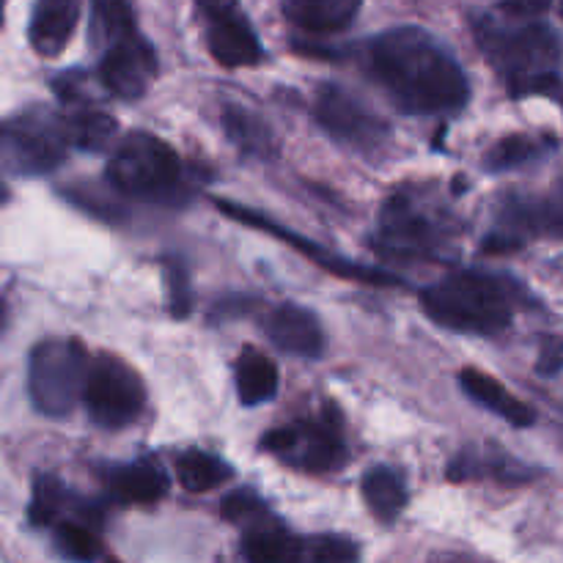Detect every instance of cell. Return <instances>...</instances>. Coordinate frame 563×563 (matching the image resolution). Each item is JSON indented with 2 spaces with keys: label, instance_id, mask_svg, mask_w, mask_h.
I'll list each match as a JSON object with an SVG mask.
<instances>
[{
  "label": "cell",
  "instance_id": "cell-1",
  "mask_svg": "<svg viewBox=\"0 0 563 563\" xmlns=\"http://www.w3.org/2000/svg\"><path fill=\"white\" fill-rule=\"evenodd\" d=\"M366 66L390 102L410 115L460 113L471 99V80L451 49L418 25H399L374 36Z\"/></svg>",
  "mask_w": 563,
  "mask_h": 563
},
{
  "label": "cell",
  "instance_id": "cell-2",
  "mask_svg": "<svg viewBox=\"0 0 563 563\" xmlns=\"http://www.w3.org/2000/svg\"><path fill=\"white\" fill-rule=\"evenodd\" d=\"M421 306L440 328L467 335H498L511 328L520 289L504 275L462 269L421 291Z\"/></svg>",
  "mask_w": 563,
  "mask_h": 563
},
{
  "label": "cell",
  "instance_id": "cell-3",
  "mask_svg": "<svg viewBox=\"0 0 563 563\" xmlns=\"http://www.w3.org/2000/svg\"><path fill=\"white\" fill-rule=\"evenodd\" d=\"M473 33L482 53L504 75L515 97H526L533 82L555 75L559 69L561 42L544 22L520 20L511 14H482L473 20Z\"/></svg>",
  "mask_w": 563,
  "mask_h": 563
},
{
  "label": "cell",
  "instance_id": "cell-4",
  "mask_svg": "<svg viewBox=\"0 0 563 563\" xmlns=\"http://www.w3.org/2000/svg\"><path fill=\"white\" fill-rule=\"evenodd\" d=\"M460 234L454 214L418 187L390 192L379 212L374 247L388 258H438Z\"/></svg>",
  "mask_w": 563,
  "mask_h": 563
},
{
  "label": "cell",
  "instance_id": "cell-5",
  "mask_svg": "<svg viewBox=\"0 0 563 563\" xmlns=\"http://www.w3.org/2000/svg\"><path fill=\"white\" fill-rule=\"evenodd\" d=\"M108 185L141 203L179 207L187 198L179 154L152 132H130L115 143L108 159Z\"/></svg>",
  "mask_w": 563,
  "mask_h": 563
},
{
  "label": "cell",
  "instance_id": "cell-6",
  "mask_svg": "<svg viewBox=\"0 0 563 563\" xmlns=\"http://www.w3.org/2000/svg\"><path fill=\"white\" fill-rule=\"evenodd\" d=\"M86 350L75 339H44L27 355V399L44 418H66L82 401L88 379Z\"/></svg>",
  "mask_w": 563,
  "mask_h": 563
},
{
  "label": "cell",
  "instance_id": "cell-7",
  "mask_svg": "<svg viewBox=\"0 0 563 563\" xmlns=\"http://www.w3.org/2000/svg\"><path fill=\"white\" fill-rule=\"evenodd\" d=\"M71 135L66 115L27 108L3 124V168L16 176L53 174L69 157Z\"/></svg>",
  "mask_w": 563,
  "mask_h": 563
},
{
  "label": "cell",
  "instance_id": "cell-8",
  "mask_svg": "<svg viewBox=\"0 0 563 563\" xmlns=\"http://www.w3.org/2000/svg\"><path fill=\"white\" fill-rule=\"evenodd\" d=\"M262 449L284 460L286 465L313 473V476L341 471L350 456L341 418L339 412H330V407L317 418H302V421L269 429L262 438Z\"/></svg>",
  "mask_w": 563,
  "mask_h": 563
},
{
  "label": "cell",
  "instance_id": "cell-9",
  "mask_svg": "<svg viewBox=\"0 0 563 563\" xmlns=\"http://www.w3.org/2000/svg\"><path fill=\"white\" fill-rule=\"evenodd\" d=\"M82 405H86L88 418L99 429L119 432V429L132 427L143 416L146 385L130 363L102 352V355L91 357Z\"/></svg>",
  "mask_w": 563,
  "mask_h": 563
},
{
  "label": "cell",
  "instance_id": "cell-10",
  "mask_svg": "<svg viewBox=\"0 0 563 563\" xmlns=\"http://www.w3.org/2000/svg\"><path fill=\"white\" fill-rule=\"evenodd\" d=\"M537 234L563 240V176L548 190V196H509L498 214V229L482 242L484 253H509Z\"/></svg>",
  "mask_w": 563,
  "mask_h": 563
},
{
  "label": "cell",
  "instance_id": "cell-11",
  "mask_svg": "<svg viewBox=\"0 0 563 563\" xmlns=\"http://www.w3.org/2000/svg\"><path fill=\"white\" fill-rule=\"evenodd\" d=\"M313 119L341 146L368 152L383 146L388 137V121L368 110L357 97L335 82H324L313 99Z\"/></svg>",
  "mask_w": 563,
  "mask_h": 563
},
{
  "label": "cell",
  "instance_id": "cell-12",
  "mask_svg": "<svg viewBox=\"0 0 563 563\" xmlns=\"http://www.w3.org/2000/svg\"><path fill=\"white\" fill-rule=\"evenodd\" d=\"M214 207H218L220 212L225 214V218L236 220V223H245V225H251V229H258V231H264V234H269V236H275V240H280V242H284V245H289L291 251L302 253V256L311 258L313 264H319V267H322L324 273H333V275H339V278L357 280V284H368V286H399L401 284V280L396 278V275L385 273V269L366 267V264L350 262V258L339 256V253H333V251H330V247L319 245V242L308 240V236L297 234V231L284 229V225H278V223H275V220L264 218V214L253 212V209H247V207H240V203L214 201Z\"/></svg>",
  "mask_w": 563,
  "mask_h": 563
},
{
  "label": "cell",
  "instance_id": "cell-13",
  "mask_svg": "<svg viewBox=\"0 0 563 563\" xmlns=\"http://www.w3.org/2000/svg\"><path fill=\"white\" fill-rule=\"evenodd\" d=\"M157 49L141 31H132L99 53L97 75L110 97L135 102L148 91V82L157 77Z\"/></svg>",
  "mask_w": 563,
  "mask_h": 563
},
{
  "label": "cell",
  "instance_id": "cell-14",
  "mask_svg": "<svg viewBox=\"0 0 563 563\" xmlns=\"http://www.w3.org/2000/svg\"><path fill=\"white\" fill-rule=\"evenodd\" d=\"M262 330L278 352L302 361H313L324 352V330L308 308L280 302L262 319Z\"/></svg>",
  "mask_w": 563,
  "mask_h": 563
},
{
  "label": "cell",
  "instance_id": "cell-15",
  "mask_svg": "<svg viewBox=\"0 0 563 563\" xmlns=\"http://www.w3.org/2000/svg\"><path fill=\"white\" fill-rule=\"evenodd\" d=\"M104 487L115 504L124 506H152L168 495L170 478L165 467L152 456L113 465L104 473Z\"/></svg>",
  "mask_w": 563,
  "mask_h": 563
},
{
  "label": "cell",
  "instance_id": "cell-16",
  "mask_svg": "<svg viewBox=\"0 0 563 563\" xmlns=\"http://www.w3.org/2000/svg\"><path fill=\"white\" fill-rule=\"evenodd\" d=\"M207 47L220 66L240 69V66L262 64L264 47L256 31L240 9L223 16L207 20Z\"/></svg>",
  "mask_w": 563,
  "mask_h": 563
},
{
  "label": "cell",
  "instance_id": "cell-17",
  "mask_svg": "<svg viewBox=\"0 0 563 563\" xmlns=\"http://www.w3.org/2000/svg\"><path fill=\"white\" fill-rule=\"evenodd\" d=\"M82 14V0H36L27 25L31 47L42 58H55L71 42L77 22Z\"/></svg>",
  "mask_w": 563,
  "mask_h": 563
},
{
  "label": "cell",
  "instance_id": "cell-18",
  "mask_svg": "<svg viewBox=\"0 0 563 563\" xmlns=\"http://www.w3.org/2000/svg\"><path fill=\"white\" fill-rule=\"evenodd\" d=\"M306 548L308 542L269 515L245 526L242 537V555L247 563H306Z\"/></svg>",
  "mask_w": 563,
  "mask_h": 563
},
{
  "label": "cell",
  "instance_id": "cell-19",
  "mask_svg": "<svg viewBox=\"0 0 563 563\" xmlns=\"http://www.w3.org/2000/svg\"><path fill=\"white\" fill-rule=\"evenodd\" d=\"M456 379H460V388L465 390L467 399L487 407L493 416L504 418V421L511 423V427L528 429L537 423V412H533V407L526 405L522 399H517L506 385H500L498 379L489 377V374L478 372V368H462Z\"/></svg>",
  "mask_w": 563,
  "mask_h": 563
},
{
  "label": "cell",
  "instance_id": "cell-20",
  "mask_svg": "<svg viewBox=\"0 0 563 563\" xmlns=\"http://www.w3.org/2000/svg\"><path fill=\"white\" fill-rule=\"evenodd\" d=\"M361 5L363 0H284V16L300 31L330 36L350 27L361 14Z\"/></svg>",
  "mask_w": 563,
  "mask_h": 563
},
{
  "label": "cell",
  "instance_id": "cell-21",
  "mask_svg": "<svg viewBox=\"0 0 563 563\" xmlns=\"http://www.w3.org/2000/svg\"><path fill=\"white\" fill-rule=\"evenodd\" d=\"M451 482H471V478H493V482L517 487L531 482V471L511 454H493V451H465L449 465Z\"/></svg>",
  "mask_w": 563,
  "mask_h": 563
},
{
  "label": "cell",
  "instance_id": "cell-22",
  "mask_svg": "<svg viewBox=\"0 0 563 563\" xmlns=\"http://www.w3.org/2000/svg\"><path fill=\"white\" fill-rule=\"evenodd\" d=\"M361 493L368 511H372L379 522H394L396 517L405 511L407 500H410L405 476L388 465L368 467V471L363 473Z\"/></svg>",
  "mask_w": 563,
  "mask_h": 563
},
{
  "label": "cell",
  "instance_id": "cell-23",
  "mask_svg": "<svg viewBox=\"0 0 563 563\" xmlns=\"http://www.w3.org/2000/svg\"><path fill=\"white\" fill-rule=\"evenodd\" d=\"M223 130L229 135V141L240 148L242 154L256 159H273L278 154V141H275L273 130L267 126V121L258 119L253 110L236 108L229 104L223 110Z\"/></svg>",
  "mask_w": 563,
  "mask_h": 563
},
{
  "label": "cell",
  "instance_id": "cell-24",
  "mask_svg": "<svg viewBox=\"0 0 563 563\" xmlns=\"http://www.w3.org/2000/svg\"><path fill=\"white\" fill-rule=\"evenodd\" d=\"M236 396L245 407H258L278 394V366L264 352H242L234 368Z\"/></svg>",
  "mask_w": 563,
  "mask_h": 563
},
{
  "label": "cell",
  "instance_id": "cell-25",
  "mask_svg": "<svg viewBox=\"0 0 563 563\" xmlns=\"http://www.w3.org/2000/svg\"><path fill=\"white\" fill-rule=\"evenodd\" d=\"M231 476H234V471H231L229 462L209 454V451L187 449L176 456V478L192 495L212 493L220 484L229 482Z\"/></svg>",
  "mask_w": 563,
  "mask_h": 563
},
{
  "label": "cell",
  "instance_id": "cell-26",
  "mask_svg": "<svg viewBox=\"0 0 563 563\" xmlns=\"http://www.w3.org/2000/svg\"><path fill=\"white\" fill-rule=\"evenodd\" d=\"M132 31H137V22L130 0H91L88 38H91L97 53H102L108 44L119 42L121 36H126Z\"/></svg>",
  "mask_w": 563,
  "mask_h": 563
},
{
  "label": "cell",
  "instance_id": "cell-27",
  "mask_svg": "<svg viewBox=\"0 0 563 563\" xmlns=\"http://www.w3.org/2000/svg\"><path fill=\"white\" fill-rule=\"evenodd\" d=\"M66 124H69L71 146L80 148V152H102L119 135V121L110 113L102 110H77V113L66 115Z\"/></svg>",
  "mask_w": 563,
  "mask_h": 563
},
{
  "label": "cell",
  "instance_id": "cell-28",
  "mask_svg": "<svg viewBox=\"0 0 563 563\" xmlns=\"http://www.w3.org/2000/svg\"><path fill=\"white\" fill-rule=\"evenodd\" d=\"M548 146H550L548 137L509 135L489 148L487 157H484V165H487L493 174L520 168V165H528V163H533V159L542 157V154L548 152Z\"/></svg>",
  "mask_w": 563,
  "mask_h": 563
},
{
  "label": "cell",
  "instance_id": "cell-29",
  "mask_svg": "<svg viewBox=\"0 0 563 563\" xmlns=\"http://www.w3.org/2000/svg\"><path fill=\"white\" fill-rule=\"evenodd\" d=\"M53 539L58 553L75 563H93L102 555V542H99L97 531L82 520L55 522Z\"/></svg>",
  "mask_w": 563,
  "mask_h": 563
},
{
  "label": "cell",
  "instance_id": "cell-30",
  "mask_svg": "<svg viewBox=\"0 0 563 563\" xmlns=\"http://www.w3.org/2000/svg\"><path fill=\"white\" fill-rule=\"evenodd\" d=\"M69 489L55 482L53 476H38L33 484V498L27 506V520L31 526L44 528L60 522V511L69 506Z\"/></svg>",
  "mask_w": 563,
  "mask_h": 563
},
{
  "label": "cell",
  "instance_id": "cell-31",
  "mask_svg": "<svg viewBox=\"0 0 563 563\" xmlns=\"http://www.w3.org/2000/svg\"><path fill=\"white\" fill-rule=\"evenodd\" d=\"M361 561V550L352 539L333 537H313L306 548V563H357Z\"/></svg>",
  "mask_w": 563,
  "mask_h": 563
},
{
  "label": "cell",
  "instance_id": "cell-32",
  "mask_svg": "<svg viewBox=\"0 0 563 563\" xmlns=\"http://www.w3.org/2000/svg\"><path fill=\"white\" fill-rule=\"evenodd\" d=\"M223 517L225 520L236 522V526H251V522L267 517V506L251 489H240V493H231L223 500Z\"/></svg>",
  "mask_w": 563,
  "mask_h": 563
},
{
  "label": "cell",
  "instance_id": "cell-33",
  "mask_svg": "<svg viewBox=\"0 0 563 563\" xmlns=\"http://www.w3.org/2000/svg\"><path fill=\"white\" fill-rule=\"evenodd\" d=\"M165 280H168V297H170V311L174 317L185 319L190 313V278H187V269L179 258H168L165 262Z\"/></svg>",
  "mask_w": 563,
  "mask_h": 563
},
{
  "label": "cell",
  "instance_id": "cell-34",
  "mask_svg": "<svg viewBox=\"0 0 563 563\" xmlns=\"http://www.w3.org/2000/svg\"><path fill=\"white\" fill-rule=\"evenodd\" d=\"M537 372L542 377H559L563 372V339H559V335H544L542 339Z\"/></svg>",
  "mask_w": 563,
  "mask_h": 563
},
{
  "label": "cell",
  "instance_id": "cell-35",
  "mask_svg": "<svg viewBox=\"0 0 563 563\" xmlns=\"http://www.w3.org/2000/svg\"><path fill=\"white\" fill-rule=\"evenodd\" d=\"M553 0H500V11L520 20H533V16L550 11Z\"/></svg>",
  "mask_w": 563,
  "mask_h": 563
},
{
  "label": "cell",
  "instance_id": "cell-36",
  "mask_svg": "<svg viewBox=\"0 0 563 563\" xmlns=\"http://www.w3.org/2000/svg\"><path fill=\"white\" fill-rule=\"evenodd\" d=\"M196 5L198 11H201L203 20H214V16H223L229 14V11L240 9L236 0H196Z\"/></svg>",
  "mask_w": 563,
  "mask_h": 563
},
{
  "label": "cell",
  "instance_id": "cell-37",
  "mask_svg": "<svg viewBox=\"0 0 563 563\" xmlns=\"http://www.w3.org/2000/svg\"><path fill=\"white\" fill-rule=\"evenodd\" d=\"M434 563H465L462 559H438Z\"/></svg>",
  "mask_w": 563,
  "mask_h": 563
},
{
  "label": "cell",
  "instance_id": "cell-38",
  "mask_svg": "<svg viewBox=\"0 0 563 563\" xmlns=\"http://www.w3.org/2000/svg\"><path fill=\"white\" fill-rule=\"evenodd\" d=\"M108 563H119V561H113V559H110V561H108Z\"/></svg>",
  "mask_w": 563,
  "mask_h": 563
},
{
  "label": "cell",
  "instance_id": "cell-39",
  "mask_svg": "<svg viewBox=\"0 0 563 563\" xmlns=\"http://www.w3.org/2000/svg\"><path fill=\"white\" fill-rule=\"evenodd\" d=\"M561 14H563V0H561Z\"/></svg>",
  "mask_w": 563,
  "mask_h": 563
}]
</instances>
